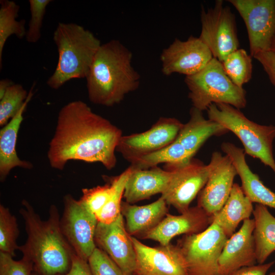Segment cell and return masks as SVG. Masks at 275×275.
<instances>
[{
	"instance_id": "cell-1",
	"label": "cell",
	"mask_w": 275,
	"mask_h": 275,
	"mask_svg": "<svg viewBox=\"0 0 275 275\" xmlns=\"http://www.w3.org/2000/svg\"><path fill=\"white\" fill-rule=\"evenodd\" d=\"M121 130L95 113L85 102L71 101L60 110L47 155L51 168L64 170L71 160L100 162L107 170L116 165Z\"/></svg>"
},
{
	"instance_id": "cell-2",
	"label": "cell",
	"mask_w": 275,
	"mask_h": 275,
	"mask_svg": "<svg viewBox=\"0 0 275 275\" xmlns=\"http://www.w3.org/2000/svg\"><path fill=\"white\" fill-rule=\"evenodd\" d=\"M22 205L19 213L24 221L27 239L18 250L31 258L34 271L39 275L67 273L74 252L61 231L56 206L50 207L48 219L43 221L27 201L22 200Z\"/></svg>"
},
{
	"instance_id": "cell-3",
	"label": "cell",
	"mask_w": 275,
	"mask_h": 275,
	"mask_svg": "<svg viewBox=\"0 0 275 275\" xmlns=\"http://www.w3.org/2000/svg\"><path fill=\"white\" fill-rule=\"evenodd\" d=\"M132 58L130 50L118 40L101 44L86 78L91 102L112 106L139 88L141 76Z\"/></svg>"
},
{
	"instance_id": "cell-4",
	"label": "cell",
	"mask_w": 275,
	"mask_h": 275,
	"mask_svg": "<svg viewBox=\"0 0 275 275\" xmlns=\"http://www.w3.org/2000/svg\"><path fill=\"white\" fill-rule=\"evenodd\" d=\"M53 40L59 53L53 74L47 81L52 89L60 88L67 81L86 78L101 43L93 33L74 23L59 22Z\"/></svg>"
},
{
	"instance_id": "cell-5",
	"label": "cell",
	"mask_w": 275,
	"mask_h": 275,
	"mask_svg": "<svg viewBox=\"0 0 275 275\" xmlns=\"http://www.w3.org/2000/svg\"><path fill=\"white\" fill-rule=\"evenodd\" d=\"M208 118L217 122L241 141L245 153L258 158L275 174L272 143L275 126L262 125L248 119L235 107L225 103H212L207 108Z\"/></svg>"
},
{
	"instance_id": "cell-6",
	"label": "cell",
	"mask_w": 275,
	"mask_h": 275,
	"mask_svg": "<svg viewBox=\"0 0 275 275\" xmlns=\"http://www.w3.org/2000/svg\"><path fill=\"white\" fill-rule=\"evenodd\" d=\"M184 81L193 107L201 111L212 103L228 104L238 109L246 106L245 90L232 81L214 58L199 72L185 76Z\"/></svg>"
},
{
	"instance_id": "cell-7",
	"label": "cell",
	"mask_w": 275,
	"mask_h": 275,
	"mask_svg": "<svg viewBox=\"0 0 275 275\" xmlns=\"http://www.w3.org/2000/svg\"><path fill=\"white\" fill-rule=\"evenodd\" d=\"M228 238L215 223L196 234L184 235L177 241L189 275H218V261Z\"/></svg>"
},
{
	"instance_id": "cell-8",
	"label": "cell",
	"mask_w": 275,
	"mask_h": 275,
	"mask_svg": "<svg viewBox=\"0 0 275 275\" xmlns=\"http://www.w3.org/2000/svg\"><path fill=\"white\" fill-rule=\"evenodd\" d=\"M64 209L60 228L74 253L88 261L97 248L95 235L98 220L95 214L79 199L70 195L63 198Z\"/></svg>"
},
{
	"instance_id": "cell-9",
	"label": "cell",
	"mask_w": 275,
	"mask_h": 275,
	"mask_svg": "<svg viewBox=\"0 0 275 275\" xmlns=\"http://www.w3.org/2000/svg\"><path fill=\"white\" fill-rule=\"evenodd\" d=\"M201 32L199 37L208 47L213 57L222 62L230 53L238 49L235 18L221 0L207 10L202 9Z\"/></svg>"
},
{
	"instance_id": "cell-10",
	"label": "cell",
	"mask_w": 275,
	"mask_h": 275,
	"mask_svg": "<svg viewBox=\"0 0 275 275\" xmlns=\"http://www.w3.org/2000/svg\"><path fill=\"white\" fill-rule=\"evenodd\" d=\"M171 173L166 190L161 194L168 205L180 213L189 208L193 200L205 185L209 174L208 164L193 159L178 164H166Z\"/></svg>"
},
{
	"instance_id": "cell-11",
	"label": "cell",
	"mask_w": 275,
	"mask_h": 275,
	"mask_svg": "<svg viewBox=\"0 0 275 275\" xmlns=\"http://www.w3.org/2000/svg\"><path fill=\"white\" fill-rule=\"evenodd\" d=\"M243 20L250 55L270 50L275 34V0H229Z\"/></svg>"
},
{
	"instance_id": "cell-12",
	"label": "cell",
	"mask_w": 275,
	"mask_h": 275,
	"mask_svg": "<svg viewBox=\"0 0 275 275\" xmlns=\"http://www.w3.org/2000/svg\"><path fill=\"white\" fill-rule=\"evenodd\" d=\"M183 124L174 118L160 117L146 131L122 135L116 151L131 163L173 143Z\"/></svg>"
},
{
	"instance_id": "cell-13",
	"label": "cell",
	"mask_w": 275,
	"mask_h": 275,
	"mask_svg": "<svg viewBox=\"0 0 275 275\" xmlns=\"http://www.w3.org/2000/svg\"><path fill=\"white\" fill-rule=\"evenodd\" d=\"M136 255L133 275H189L183 255L176 245L149 246L131 236Z\"/></svg>"
},
{
	"instance_id": "cell-14",
	"label": "cell",
	"mask_w": 275,
	"mask_h": 275,
	"mask_svg": "<svg viewBox=\"0 0 275 275\" xmlns=\"http://www.w3.org/2000/svg\"><path fill=\"white\" fill-rule=\"evenodd\" d=\"M208 47L199 38L175 40L160 54L161 71L166 76L180 73L189 76L202 70L212 59Z\"/></svg>"
},
{
	"instance_id": "cell-15",
	"label": "cell",
	"mask_w": 275,
	"mask_h": 275,
	"mask_svg": "<svg viewBox=\"0 0 275 275\" xmlns=\"http://www.w3.org/2000/svg\"><path fill=\"white\" fill-rule=\"evenodd\" d=\"M208 166V178L200 192L197 205L212 217L227 201L237 172L230 157L218 152L212 154Z\"/></svg>"
},
{
	"instance_id": "cell-16",
	"label": "cell",
	"mask_w": 275,
	"mask_h": 275,
	"mask_svg": "<svg viewBox=\"0 0 275 275\" xmlns=\"http://www.w3.org/2000/svg\"><path fill=\"white\" fill-rule=\"evenodd\" d=\"M95 241L96 246L106 253L125 275H133L135 252L121 213L110 224L98 223Z\"/></svg>"
},
{
	"instance_id": "cell-17",
	"label": "cell",
	"mask_w": 275,
	"mask_h": 275,
	"mask_svg": "<svg viewBox=\"0 0 275 275\" xmlns=\"http://www.w3.org/2000/svg\"><path fill=\"white\" fill-rule=\"evenodd\" d=\"M212 223L209 216L200 206L189 207L180 215L168 213L153 229L146 234L142 239H150L167 245L175 237L184 234L190 235L205 230Z\"/></svg>"
},
{
	"instance_id": "cell-18",
	"label": "cell",
	"mask_w": 275,
	"mask_h": 275,
	"mask_svg": "<svg viewBox=\"0 0 275 275\" xmlns=\"http://www.w3.org/2000/svg\"><path fill=\"white\" fill-rule=\"evenodd\" d=\"M254 228V218L246 219L240 229L227 239L218 261V275H229L241 267L255 265Z\"/></svg>"
},
{
	"instance_id": "cell-19",
	"label": "cell",
	"mask_w": 275,
	"mask_h": 275,
	"mask_svg": "<svg viewBox=\"0 0 275 275\" xmlns=\"http://www.w3.org/2000/svg\"><path fill=\"white\" fill-rule=\"evenodd\" d=\"M223 151L232 160L241 181V188L252 203L275 209V193L264 185L258 176L254 174L246 163L244 150L233 144L225 142L221 145Z\"/></svg>"
},
{
	"instance_id": "cell-20",
	"label": "cell",
	"mask_w": 275,
	"mask_h": 275,
	"mask_svg": "<svg viewBox=\"0 0 275 275\" xmlns=\"http://www.w3.org/2000/svg\"><path fill=\"white\" fill-rule=\"evenodd\" d=\"M129 167L131 172L123 195L125 202L133 204L166 190L171 176L170 171L157 166L143 170Z\"/></svg>"
},
{
	"instance_id": "cell-21",
	"label": "cell",
	"mask_w": 275,
	"mask_h": 275,
	"mask_svg": "<svg viewBox=\"0 0 275 275\" xmlns=\"http://www.w3.org/2000/svg\"><path fill=\"white\" fill-rule=\"evenodd\" d=\"M167 204L163 198L149 204L137 206L122 201L121 213L125 218V227L131 236L140 238L155 228L168 214Z\"/></svg>"
},
{
	"instance_id": "cell-22",
	"label": "cell",
	"mask_w": 275,
	"mask_h": 275,
	"mask_svg": "<svg viewBox=\"0 0 275 275\" xmlns=\"http://www.w3.org/2000/svg\"><path fill=\"white\" fill-rule=\"evenodd\" d=\"M33 95L32 88L23 106L0 130V180L2 182L14 168L30 170L33 167L31 162L20 159L16 150L18 131L23 119V114Z\"/></svg>"
},
{
	"instance_id": "cell-23",
	"label": "cell",
	"mask_w": 275,
	"mask_h": 275,
	"mask_svg": "<svg viewBox=\"0 0 275 275\" xmlns=\"http://www.w3.org/2000/svg\"><path fill=\"white\" fill-rule=\"evenodd\" d=\"M189 121L183 124L176 139L192 156L210 137L220 135L229 131L213 120L206 119L201 111L194 107L190 110Z\"/></svg>"
},
{
	"instance_id": "cell-24",
	"label": "cell",
	"mask_w": 275,
	"mask_h": 275,
	"mask_svg": "<svg viewBox=\"0 0 275 275\" xmlns=\"http://www.w3.org/2000/svg\"><path fill=\"white\" fill-rule=\"evenodd\" d=\"M252 203L241 187L234 183L225 205L212 216V222L216 224L229 238L241 221L250 218L254 210Z\"/></svg>"
},
{
	"instance_id": "cell-25",
	"label": "cell",
	"mask_w": 275,
	"mask_h": 275,
	"mask_svg": "<svg viewBox=\"0 0 275 275\" xmlns=\"http://www.w3.org/2000/svg\"><path fill=\"white\" fill-rule=\"evenodd\" d=\"M253 214L257 262L263 264L275 251V217L266 206L259 204H256Z\"/></svg>"
},
{
	"instance_id": "cell-26",
	"label": "cell",
	"mask_w": 275,
	"mask_h": 275,
	"mask_svg": "<svg viewBox=\"0 0 275 275\" xmlns=\"http://www.w3.org/2000/svg\"><path fill=\"white\" fill-rule=\"evenodd\" d=\"M193 157L175 140L165 147L133 161L129 167L133 169H147L163 163L168 164L185 162Z\"/></svg>"
},
{
	"instance_id": "cell-27",
	"label": "cell",
	"mask_w": 275,
	"mask_h": 275,
	"mask_svg": "<svg viewBox=\"0 0 275 275\" xmlns=\"http://www.w3.org/2000/svg\"><path fill=\"white\" fill-rule=\"evenodd\" d=\"M0 67L5 44L12 35L22 39L26 35L24 19L18 21L19 6L14 2L2 0L0 2Z\"/></svg>"
},
{
	"instance_id": "cell-28",
	"label": "cell",
	"mask_w": 275,
	"mask_h": 275,
	"mask_svg": "<svg viewBox=\"0 0 275 275\" xmlns=\"http://www.w3.org/2000/svg\"><path fill=\"white\" fill-rule=\"evenodd\" d=\"M227 75L239 87L250 81L252 77V56L245 50L239 49L228 54L221 62Z\"/></svg>"
},
{
	"instance_id": "cell-29",
	"label": "cell",
	"mask_w": 275,
	"mask_h": 275,
	"mask_svg": "<svg viewBox=\"0 0 275 275\" xmlns=\"http://www.w3.org/2000/svg\"><path fill=\"white\" fill-rule=\"evenodd\" d=\"M131 172L129 167L119 175L109 179L113 187L111 197L102 209L96 216L98 222L105 224H108L114 222L120 215L122 198L123 197L126 181Z\"/></svg>"
},
{
	"instance_id": "cell-30",
	"label": "cell",
	"mask_w": 275,
	"mask_h": 275,
	"mask_svg": "<svg viewBox=\"0 0 275 275\" xmlns=\"http://www.w3.org/2000/svg\"><path fill=\"white\" fill-rule=\"evenodd\" d=\"M19 231L16 217L8 208L0 204V252L16 256Z\"/></svg>"
},
{
	"instance_id": "cell-31",
	"label": "cell",
	"mask_w": 275,
	"mask_h": 275,
	"mask_svg": "<svg viewBox=\"0 0 275 275\" xmlns=\"http://www.w3.org/2000/svg\"><path fill=\"white\" fill-rule=\"evenodd\" d=\"M29 93L19 84L9 87L0 99V126H4L12 119L24 104Z\"/></svg>"
},
{
	"instance_id": "cell-32",
	"label": "cell",
	"mask_w": 275,
	"mask_h": 275,
	"mask_svg": "<svg viewBox=\"0 0 275 275\" xmlns=\"http://www.w3.org/2000/svg\"><path fill=\"white\" fill-rule=\"evenodd\" d=\"M113 191L112 184L83 188L80 200L96 216L109 201Z\"/></svg>"
},
{
	"instance_id": "cell-33",
	"label": "cell",
	"mask_w": 275,
	"mask_h": 275,
	"mask_svg": "<svg viewBox=\"0 0 275 275\" xmlns=\"http://www.w3.org/2000/svg\"><path fill=\"white\" fill-rule=\"evenodd\" d=\"M50 0H30L31 18L25 38L29 43H36L41 37V29L48 5Z\"/></svg>"
},
{
	"instance_id": "cell-34",
	"label": "cell",
	"mask_w": 275,
	"mask_h": 275,
	"mask_svg": "<svg viewBox=\"0 0 275 275\" xmlns=\"http://www.w3.org/2000/svg\"><path fill=\"white\" fill-rule=\"evenodd\" d=\"M92 275H125L104 251L96 248L88 260Z\"/></svg>"
},
{
	"instance_id": "cell-35",
	"label": "cell",
	"mask_w": 275,
	"mask_h": 275,
	"mask_svg": "<svg viewBox=\"0 0 275 275\" xmlns=\"http://www.w3.org/2000/svg\"><path fill=\"white\" fill-rule=\"evenodd\" d=\"M34 264L27 255H23L19 260L0 252V275H32Z\"/></svg>"
},
{
	"instance_id": "cell-36",
	"label": "cell",
	"mask_w": 275,
	"mask_h": 275,
	"mask_svg": "<svg viewBox=\"0 0 275 275\" xmlns=\"http://www.w3.org/2000/svg\"><path fill=\"white\" fill-rule=\"evenodd\" d=\"M260 64L275 87V53L271 50L259 52L254 57Z\"/></svg>"
},
{
	"instance_id": "cell-37",
	"label": "cell",
	"mask_w": 275,
	"mask_h": 275,
	"mask_svg": "<svg viewBox=\"0 0 275 275\" xmlns=\"http://www.w3.org/2000/svg\"><path fill=\"white\" fill-rule=\"evenodd\" d=\"M59 275H92L88 261L73 253L70 270L66 273Z\"/></svg>"
},
{
	"instance_id": "cell-38",
	"label": "cell",
	"mask_w": 275,
	"mask_h": 275,
	"mask_svg": "<svg viewBox=\"0 0 275 275\" xmlns=\"http://www.w3.org/2000/svg\"><path fill=\"white\" fill-rule=\"evenodd\" d=\"M275 261L241 267L229 275H266Z\"/></svg>"
},
{
	"instance_id": "cell-39",
	"label": "cell",
	"mask_w": 275,
	"mask_h": 275,
	"mask_svg": "<svg viewBox=\"0 0 275 275\" xmlns=\"http://www.w3.org/2000/svg\"><path fill=\"white\" fill-rule=\"evenodd\" d=\"M14 83L9 79H2L0 80V99L5 95L7 90Z\"/></svg>"
},
{
	"instance_id": "cell-40",
	"label": "cell",
	"mask_w": 275,
	"mask_h": 275,
	"mask_svg": "<svg viewBox=\"0 0 275 275\" xmlns=\"http://www.w3.org/2000/svg\"><path fill=\"white\" fill-rule=\"evenodd\" d=\"M270 50L275 53V34L271 42Z\"/></svg>"
},
{
	"instance_id": "cell-41",
	"label": "cell",
	"mask_w": 275,
	"mask_h": 275,
	"mask_svg": "<svg viewBox=\"0 0 275 275\" xmlns=\"http://www.w3.org/2000/svg\"><path fill=\"white\" fill-rule=\"evenodd\" d=\"M32 275H39V274L37 273L36 272L33 271Z\"/></svg>"
},
{
	"instance_id": "cell-42",
	"label": "cell",
	"mask_w": 275,
	"mask_h": 275,
	"mask_svg": "<svg viewBox=\"0 0 275 275\" xmlns=\"http://www.w3.org/2000/svg\"><path fill=\"white\" fill-rule=\"evenodd\" d=\"M268 275H275V271L273 272H271Z\"/></svg>"
}]
</instances>
